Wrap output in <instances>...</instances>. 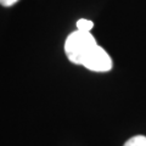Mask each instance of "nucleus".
Listing matches in <instances>:
<instances>
[{"label":"nucleus","mask_w":146,"mask_h":146,"mask_svg":"<svg viewBox=\"0 0 146 146\" xmlns=\"http://www.w3.org/2000/svg\"><path fill=\"white\" fill-rule=\"evenodd\" d=\"M82 66L93 72H108L112 70V58L104 48L96 45L83 61Z\"/></svg>","instance_id":"f03ea898"},{"label":"nucleus","mask_w":146,"mask_h":146,"mask_svg":"<svg viewBox=\"0 0 146 146\" xmlns=\"http://www.w3.org/2000/svg\"><path fill=\"white\" fill-rule=\"evenodd\" d=\"M18 1V0H0V5L9 7V6H12Z\"/></svg>","instance_id":"39448f33"},{"label":"nucleus","mask_w":146,"mask_h":146,"mask_svg":"<svg viewBox=\"0 0 146 146\" xmlns=\"http://www.w3.org/2000/svg\"><path fill=\"white\" fill-rule=\"evenodd\" d=\"M123 146H146V136L145 135H135L133 138L125 141Z\"/></svg>","instance_id":"7ed1b4c3"},{"label":"nucleus","mask_w":146,"mask_h":146,"mask_svg":"<svg viewBox=\"0 0 146 146\" xmlns=\"http://www.w3.org/2000/svg\"><path fill=\"white\" fill-rule=\"evenodd\" d=\"M98 45L90 32L74 31L65 42V52L67 58L74 65H83V61Z\"/></svg>","instance_id":"f257e3e1"},{"label":"nucleus","mask_w":146,"mask_h":146,"mask_svg":"<svg viewBox=\"0 0 146 146\" xmlns=\"http://www.w3.org/2000/svg\"><path fill=\"white\" fill-rule=\"evenodd\" d=\"M94 27V22L86 18H80L77 21V29L78 31H83V32H90Z\"/></svg>","instance_id":"20e7f679"}]
</instances>
